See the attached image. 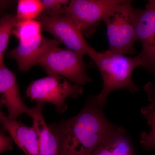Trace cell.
Here are the masks:
<instances>
[{"mask_svg":"<svg viewBox=\"0 0 155 155\" xmlns=\"http://www.w3.org/2000/svg\"><path fill=\"white\" fill-rule=\"evenodd\" d=\"M103 108L91 96L76 116L48 124L55 137L58 155L92 154L116 127L106 118Z\"/></svg>","mask_w":155,"mask_h":155,"instance_id":"6da1fadb","label":"cell"},{"mask_svg":"<svg viewBox=\"0 0 155 155\" xmlns=\"http://www.w3.org/2000/svg\"><path fill=\"white\" fill-rule=\"evenodd\" d=\"M89 56L98 68L102 77L101 91L95 95L100 104L104 107L109 95L116 90H127L131 92L138 91L132 78L134 70L143 66L138 55L134 58H127L109 50L98 52L94 49Z\"/></svg>","mask_w":155,"mask_h":155,"instance_id":"7a4b0ae2","label":"cell"},{"mask_svg":"<svg viewBox=\"0 0 155 155\" xmlns=\"http://www.w3.org/2000/svg\"><path fill=\"white\" fill-rule=\"evenodd\" d=\"M130 1H122L107 12L102 21L107 29L109 49L125 55L135 54L134 45L137 40L135 31V9Z\"/></svg>","mask_w":155,"mask_h":155,"instance_id":"3957f363","label":"cell"},{"mask_svg":"<svg viewBox=\"0 0 155 155\" xmlns=\"http://www.w3.org/2000/svg\"><path fill=\"white\" fill-rule=\"evenodd\" d=\"M83 93L82 86L72 84L62 76L48 75L31 81L26 88L25 96L37 104L51 103L58 114H63L68 109L67 98L77 99Z\"/></svg>","mask_w":155,"mask_h":155,"instance_id":"277c9868","label":"cell"},{"mask_svg":"<svg viewBox=\"0 0 155 155\" xmlns=\"http://www.w3.org/2000/svg\"><path fill=\"white\" fill-rule=\"evenodd\" d=\"M82 57L74 51L59 46L47 53L38 64L48 75H59L82 86L91 81Z\"/></svg>","mask_w":155,"mask_h":155,"instance_id":"5b68a950","label":"cell"},{"mask_svg":"<svg viewBox=\"0 0 155 155\" xmlns=\"http://www.w3.org/2000/svg\"><path fill=\"white\" fill-rule=\"evenodd\" d=\"M42 28L63 43L67 48L82 56L89 55L93 48L86 41L80 28L64 10L59 13L44 12L39 18Z\"/></svg>","mask_w":155,"mask_h":155,"instance_id":"8992f818","label":"cell"},{"mask_svg":"<svg viewBox=\"0 0 155 155\" xmlns=\"http://www.w3.org/2000/svg\"><path fill=\"white\" fill-rule=\"evenodd\" d=\"M121 0H72L64 12L87 37L97 31L100 22L110 9Z\"/></svg>","mask_w":155,"mask_h":155,"instance_id":"52a82bcc","label":"cell"},{"mask_svg":"<svg viewBox=\"0 0 155 155\" xmlns=\"http://www.w3.org/2000/svg\"><path fill=\"white\" fill-rule=\"evenodd\" d=\"M135 31L142 45L138 55L143 67L155 74V1H149L143 10L135 9Z\"/></svg>","mask_w":155,"mask_h":155,"instance_id":"ba28073f","label":"cell"},{"mask_svg":"<svg viewBox=\"0 0 155 155\" xmlns=\"http://www.w3.org/2000/svg\"><path fill=\"white\" fill-rule=\"evenodd\" d=\"M61 42L50 39L42 35L19 41L15 48L7 53V57L15 60L22 72H28L33 66L38 64L41 59L51 50L59 47Z\"/></svg>","mask_w":155,"mask_h":155,"instance_id":"9c48e42d","label":"cell"},{"mask_svg":"<svg viewBox=\"0 0 155 155\" xmlns=\"http://www.w3.org/2000/svg\"><path fill=\"white\" fill-rule=\"evenodd\" d=\"M0 100L8 111V117L17 119L27 114L29 108L22 100L16 75L6 67H0Z\"/></svg>","mask_w":155,"mask_h":155,"instance_id":"30bf717a","label":"cell"},{"mask_svg":"<svg viewBox=\"0 0 155 155\" xmlns=\"http://www.w3.org/2000/svg\"><path fill=\"white\" fill-rule=\"evenodd\" d=\"M0 123L17 146L26 155H40L38 137L33 127H29L6 116L0 111Z\"/></svg>","mask_w":155,"mask_h":155,"instance_id":"8fae6325","label":"cell"},{"mask_svg":"<svg viewBox=\"0 0 155 155\" xmlns=\"http://www.w3.org/2000/svg\"><path fill=\"white\" fill-rule=\"evenodd\" d=\"M44 103H37L29 108L27 114L32 120V127L38 137L40 155H58V148L55 137L50 129L43 114Z\"/></svg>","mask_w":155,"mask_h":155,"instance_id":"7c38bea8","label":"cell"},{"mask_svg":"<svg viewBox=\"0 0 155 155\" xmlns=\"http://www.w3.org/2000/svg\"><path fill=\"white\" fill-rule=\"evenodd\" d=\"M91 155L134 154L127 132L122 127L116 126Z\"/></svg>","mask_w":155,"mask_h":155,"instance_id":"4fadbf2b","label":"cell"},{"mask_svg":"<svg viewBox=\"0 0 155 155\" xmlns=\"http://www.w3.org/2000/svg\"><path fill=\"white\" fill-rule=\"evenodd\" d=\"M143 116L150 127L149 132L140 134V142L143 147L149 150H155V104L150 103L141 109Z\"/></svg>","mask_w":155,"mask_h":155,"instance_id":"5bb4252c","label":"cell"},{"mask_svg":"<svg viewBox=\"0 0 155 155\" xmlns=\"http://www.w3.org/2000/svg\"><path fill=\"white\" fill-rule=\"evenodd\" d=\"M16 15L6 14L0 18V67L5 65L4 52L8 48L10 37L19 22Z\"/></svg>","mask_w":155,"mask_h":155,"instance_id":"9a60e30c","label":"cell"},{"mask_svg":"<svg viewBox=\"0 0 155 155\" xmlns=\"http://www.w3.org/2000/svg\"><path fill=\"white\" fill-rule=\"evenodd\" d=\"M44 11L43 5L40 0H19L16 15L19 21L35 20Z\"/></svg>","mask_w":155,"mask_h":155,"instance_id":"2e32d148","label":"cell"},{"mask_svg":"<svg viewBox=\"0 0 155 155\" xmlns=\"http://www.w3.org/2000/svg\"><path fill=\"white\" fill-rule=\"evenodd\" d=\"M41 23L36 20L19 21L12 32L19 41L34 38L42 35Z\"/></svg>","mask_w":155,"mask_h":155,"instance_id":"e0dca14e","label":"cell"},{"mask_svg":"<svg viewBox=\"0 0 155 155\" xmlns=\"http://www.w3.org/2000/svg\"><path fill=\"white\" fill-rule=\"evenodd\" d=\"M44 11L48 13H56L62 12L69 4L67 0H42Z\"/></svg>","mask_w":155,"mask_h":155,"instance_id":"ac0fdd59","label":"cell"},{"mask_svg":"<svg viewBox=\"0 0 155 155\" xmlns=\"http://www.w3.org/2000/svg\"><path fill=\"white\" fill-rule=\"evenodd\" d=\"M13 149V140L4 131L0 130V154L11 150Z\"/></svg>","mask_w":155,"mask_h":155,"instance_id":"d6986e66","label":"cell"},{"mask_svg":"<svg viewBox=\"0 0 155 155\" xmlns=\"http://www.w3.org/2000/svg\"><path fill=\"white\" fill-rule=\"evenodd\" d=\"M154 76L155 78V74ZM144 89L150 101L155 104V83L149 82L144 86Z\"/></svg>","mask_w":155,"mask_h":155,"instance_id":"ffe728a7","label":"cell"},{"mask_svg":"<svg viewBox=\"0 0 155 155\" xmlns=\"http://www.w3.org/2000/svg\"><path fill=\"white\" fill-rule=\"evenodd\" d=\"M14 2V1L0 0V14Z\"/></svg>","mask_w":155,"mask_h":155,"instance_id":"44dd1931","label":"cell"},{"mask_svg":"<svg viewBox=\"0 0 155 155\" xmlns=\"http://www.w3.org/2000/svg\"><path fill=\"white\" fill-rule=\"evenodd\" d=\"M3 106H3L2 103V101H1V100H0V111H2Z\"/></svg>","mask_w":155,"mask_h":155,"instance_id":"7402d4cb","label":"cell"}]
</instances>
